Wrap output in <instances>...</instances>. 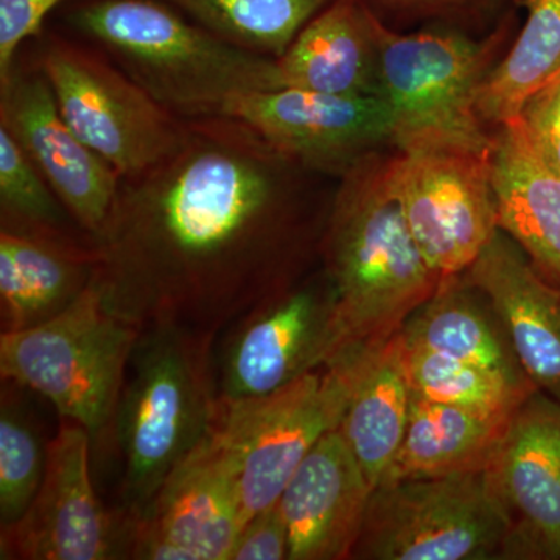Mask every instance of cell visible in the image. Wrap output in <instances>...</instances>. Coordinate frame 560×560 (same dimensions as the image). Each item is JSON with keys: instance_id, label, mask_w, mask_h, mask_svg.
<instances>
[{"instance_id": "obj_17", "label": "cell", "mask_w": 560, "mask_h": 560, "mask_svg": "<svg viewBox=\"0 0 560 560\" xmlns=\"http://www.w3.org/2000/svg\"><path fill=\"white\" fill-rule=\"evenodd\" d=\"M372 490L341 431L324 434L278 501L289 528V559H352Z\"/></svg>"}, {"instance_id": "obj_30", "label": "cell", "mask_w": 560, "mask_h": 560, "mask_svg": "<svg viewBox=\"0 0 560 560\" xmlns=\"http://www.w3.org/2000/svg\"><path fill=\"white\" fill-rule=\"evenodd\" d=\"M515 119L534 153L560 176V75L530 95Z\"/></svg>"}, {"instance_id": "obj_7", "label": "cell", "mask_w": 560, "mask_h": 560, "mask_svg": "<svg viewBox=\"0 0 560 560\" xmlns=\"http://www.w3.org/2000/svg\"><path fill=\"white\" fill-rule=\"evenodd\" d=\"M352 388L348 357L267 396L217 397L210 440L230 464L243 518L278 503L316 442L340 427Z\"/></svg>"}, {"instance_id": "obj_20", "label": "cell", "mask_w": 560, "mask_h": 560, "mask_svg": "<svg viewBox=\"0 0 560 560\" xmlns=\"http://www.w3.org/2000/svg\"><path fill=\"white\" fill-rule=\"evenodd\" d=\"M490 172L500 230L560 289V176L534 153L517 119L495 127Z\"/></svg>"}, {"instance_id": "obj_12", "label": "cell", "mask_w": 560, "mask_h": 560, "mask_svg": "<svg viewBox=\"0 0 560 560\" xmlns=\"http://www.w3.org/2000/svg\"><path fill=\"white\" fill-rule=\"evenodd\" d=\"M0 127L20 143L69 215L94 241L108 220L121 178L69 127L38 66L18 60L0 83Z\"/></svg>"}, {"instance_id": "obj_19", "label": "cell", "mask_w": 560, "mask_h": 560, "mask_svg": "<svg viewBox=\"0 0 560 560\" xmlns=\"http://www.w3.org/2000/svg\"><path fill=\"white\" fill-rule=\"evenodd\" d=\"M378 18L364 0H331L276 60L282 86L378 97Z\"/></svg>"}, {"instance_id": "obj_5", "label": "cell", "mask_w": 560, "mask_h": 560, "mask_svg": "<svg viewBox=\"0 0 560 560\" xmlns=\"http://www.w3.org/2000/svg\"><path fill=\"white\" fill-rule=\"evenodd\" d=\"M95 270L83 293L54 318L0 335V374L46 397L61 419L101 433L113 419L140 335Z\"/></svg>"}, {"instance_id": "obj_10", "label": "cell", "mask_w": 560, "mask_h": 560, "mask_svg": "<svg viewBox=\"0 0 560 560\" xmlns=\"http://www.w3.org/2000/svg\"><path fill=\"white\" fill-rule=\"evenodd\" d=\"M388 172L431 270L442 279L469 270L500 230L490 150H396L389 154Z\"/></svg>"}, {"instance_id": "obj_27", "label": "cell", "mask_w": 560, "mask_h": 560, "mask_svg": "<svg viewBox=\"0 0 560 560\" xmlns=\"http://www.w3.org/2000/svg\"><path fill=\"white\" fill-rule=\"evenodd\" d=\"M404 342L412 393L423 399L510 418L537 390L536 385L512 382L477 364Z\"/></svg>"}, {"instance_id": "obj_11", "label": "cell", "mask_w": 560, "mask_h": 560, "mask_svg": "<svg viewBox=\"0 0 560 560\" xmlns=\"http://www.w3.org/2000/svg\"><path fill=\"white\" fill-rule=\"evenodd\" d=\"M91 440L80 423L62 419L32 506L2 529V559L109 560L128 552L127 518L119 526L92 485Z\"/></svg>"}, {"instance_id": "obj_13", "label": "cell", "mask_w": 560, "mask_h": 560, "mask_svg": "<svg viewBox=\"0 0 560 560\" xmlns=\"http://www.w3.org/2000/svg\"><path fill=\"white\" fill-rule=\"evenodd\" d=\"M243 525L234 474L208 436L162 485L149 510L127 515L128 555L145 560H230Z\"/></svg>"}, {"instance_id": "obj_31", "label": "cell", "mask_w": 560, "mask_h": 560, "mask_svg": "<svg viewBox=\"0 0 560 560\" xmlns=\"http://www.w3.org/2000/svg\"><path fill=\"white\" fill-rule=\"evenodd\" d=\"M69 0H0V83L9 79L22 44L43 35L51 11Z\"/></svg>"}, {"instance_id": "obj_29", "label": "cell", "mask_w": 560, "mask_h": 560, "mask_svg": "<svg viewBox=\"0 0 560 560\" xmlns=\"http://www.w3.org/2000/svg\"><path fill=\"white\" fill-rule=\"evenodd\" d=\"M47 445L3 396L0 411V528L24 517L46 474Z\"/></svg>"}, {"instance_id": "obj_2", "label": "cell", "mask_w": 560, "mask_h": 560, "mask_svg": "<svg viewBox=\"0 0 560 560\" xmlns=\"http://www.w3.org/2000/svg\"><path fill=\"white\" fill-rule=\"evenodd\" d=\"M388 160L377 151L353 164L327 210L319 249L334 298L335 360L396 337L442 280L412 237Z\"/></svg>"}, {"instance_id": "obj_8", "label": "cell", "mask_w": 560, "mask_h": 560, "mask_svg": "<svg viewBox=\"0 0 560 560\" xmlns=\"http://www.w3.org/2000/svg\"><path fill=\"white\" fill-rule=\"evenodd\" d=\"M514 526L488 471L410 478L372 490L352 559L511 558Z\"/></svg>"}, {"instance_id": "obj_18", "label": "cell", "mask_w": 560, "mask_h": 560, "mask_svg": "<svg viewBox=\"0 0 560 560\" xmlns=\"http://www.w3.org/2000/svg\"><path fill=\"white\" fill-rule=\"evenodd\" d=\"M464 278L492 305L530 382L560 401V289L501 230Z\"/></svg>"}, {"instance_id": "obj_3", "label": "cell", "mask_w": 560, "mask_h": 560, "mask_svg": "<svg viewBox=\"0 0 560 560\" xmlns=\"http://www.w3.org/2000/svg\"><path fill=\"white\" fill-rule=\"evenodd\" d=\"M70 28L179 119L224 116L280 90L278 61L228 43L164 0H77Z\"/></svg>"}, {"instance_id": "obj_6", "label": "cell", "mask_w": 560, "mask_h": 560, "mask_svg": "<svg viewBox=\"0 0 560 560\" xmlns=\"http://www.w3.org/2000/svg\"><path fill=\"white\" fill-rule=\"evenodd\" d=\"M510 27L474 39L455 31L400 33L378 18V91L390 116V145L489 151L492 132L478 116L482 83Z\"/></svg>"}, {"instance_id": "obj_14", "label": "cell", "mask_w": 560, "mask_h": 560, "mask_svg": "<svg viewBox=\"0 0 560 560\" xmlns=\"http://www.w3.org/2000/svg\"><path fill=\"white\" fill-rule=\"evenodd\" d=\"M224 116L248 121L307 171L337 178L393 138L389 109L381 97L280 88L241 98Z\"/></svg>"}, {"instance_id": "obj_16", "label": "cell", "mask_w": 560, "mask_h": 560, "mask_svg": "<svg viewBox=\"0 0 560 560\" xmlns=\"http://www.w3.org/2000/svg\"><path fill=\"white\" fill-rule=\"evenodd\" d=\"M486 471L514 526L512 555L560 559V401L534 390Z\"/></svg>"}, {"instance_id": "obj_28", "label": "cell", "mask_w": 560, "mask_h": 560, "mask_svg": "<svg viewBox=\"0 0 560 560\" xmlns=\"http://www.w3.org/2000/svg\"><path fill=\"white\" fill-rule=\"evenodd\" d=\"M0 209L2 228L70 238L62 231L68 210L20 143L0 127Z\"/></svg>"}, {"instance_id": "obj_22", "label": "cell", "mask_w": 560, "mask_h": 560, "mask_svg": "<svg viewBox=\"0 0 560 560\" xmlns=\"http://www.w3.org/2000/svg\"><path fill=\"white\" fill-rule=\"evenodd\" d=\"M341 357L352 364V388L338 430L375 488L399 451L410 416L412 388L404 338L399 331L381 346Z\"/></svg>"}, {"instance_id": "obj_23", "label": "cell", "mask_w": 560, "mask_h": 560, "mask_svg": "<svg viewBox=\"0 0 560 560\" xmlns=\"http://www.w3.org/2000/svg\"><path fill=\"white\" fill-rule=\"evenodd\" d=\"M511 418L480 415L412 393L404 440L378 485L488 469Z\"/></svg>"}, {"instance_id": "obj_25", "label": "cell", "mask_w": 560, "mask_h": 560, "mask_svg": "<svg viewBox=\"0 0 560 560\" xmlns=\"http://www.w3.org/2000/svg\"><path fill=\"white\" fill-rule=\"evenodd\" d=\"M525 7L521 35L478 92L486 127L515 119L530 95L560 75V0H525Z\"/></svg>"}, {"instance_id": "obj_33", "label": "cell", "mask_w": 560, "mask_h": 560, "mask_svg": "<svg viewBox=\"0 0 560 560\" xmlns=\"http://www.w3.org/2000/svg\"><path fill=\"white\" fill-rule=\"evenodd\" d=\"M289 551V528L276 503L245 522L230 560H283Z\"/></svg>"}, {"instance_id": "obj_24", "label": "cell", "mask_w": 560, "mask_h": 560, "mask_svg": "<svg viewBox=\"0 0 560 560\" xmlns=\"http://www.w3.org/2000/svg\"><path fill=\"white\" fill-rule=\"evenodd\" d=\"M463 275L441 280L436 293L405 324L401 337L441 355L477 364L512 382L534 385L501 323L481 307Z\"/></svg>"}, {"instance_id": "obj_21", "label": "cell", "mask_w": 560, "mask_h": 560, "mask_svg": "<svg viewBox=\"0 0 560 560\" xmlns=\"http://www.w3.org/2000/svg\"><path fill=\"white\" fill-rule=\"evenodd\" d=\"M97 270L94 245L72 238L0 231L2 330H24L54 318L90 285Z\"/></svg>"}, {"instance_id": "obj_15", "label": "cell", "mask_w": 560, "mask_h": 560, "mask_svg": "<svg viewBox=\"0 0 560 560\" xmlns=\"http://www.w3.org/2000/svg\"><path fill=\"white\" fill-rule=\"evenodd\" d=\"M242 319L221 361L223 400L267 396L337 355L334 298L326 287H305L270 298Z\"/></svg>"}, {"instance_id": "obj_32", "label": "cell", "mask_w": 560, "mask_h": 560, "mask_svg": "<svg viewBox=\"0 0 560 560\" xmlns=\"http://www.w3.org/2000/svg\"><path fill=\"white\" fill-rule=\"evenodd\" d=\"M375 13L388 11L408 21L464 24L493 13L506 0H364Z\"/></svg>"}, {"instance_id": "obj_1", "label": "cell", "mask_w": 560, "mask_h": 560, "mask_svg": "<svg viewBox=\"0 0 560 560\" xmlns=\"http://www.w3.org/2000/svg\"><path fill=\"white\" fill-rule=\"evenodd\" d=\"M307 173L238 117L187 120L171 158L121 179L97 276L143 327L212 335L268 301Z\"/></svg>"}, {"instance_id": "obj_9", "label": "cell", "mask_w": 560, "mask_h": 560, "mask_svg": "<svg viewBox=\"0 0 560 560\" xmlns=\"http://www.w3.org/2000/svg\"><path fill=\"white\" fill-rule=\"evenodd\" d=\"M39 38L35 65L62 117L121 179L143 175L179 149L187 120L154 101L97 47L55 33Z\"/></svg>"}, {"instance_id": "obj_4", "label": "cell", "mask_w": 560, "mask_h": 560, "mask_svg": "<svg viewBox=\"0 0 560 560\" xmlns=\"http://www.w3.org/2000/svg\"><path fill=\"white\" fill-rule=\"evenodd\" d=\"M210 334L153 324L140 335L113 419L128 515L149 510L173 471L209 436L215 415Z\"/></svg>"}, {"instance_id": "obj_26", "label": "cell", "mask_w": 560, "mask_h": 560, "mask_svg": "<svg viewBox=\"0 0 560 560\" xmlns=\"http://www.w3.org/2000/svg\"><path fill=\"white\" fill-rule=\"evenodd\" d=\"M242 49L278 60L331 0H164Z\"/></svg>"}]
</instances>
